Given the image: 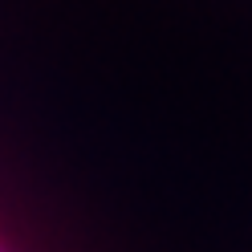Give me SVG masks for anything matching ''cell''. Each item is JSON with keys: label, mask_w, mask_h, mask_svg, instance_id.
Segmentation results:
<instances>
[{"label": "cell", "mask_w": 252, "mask_h": 252, "mask_svg": "<svg viewBox=\"0 0 252 252\" xmlns=\"http://www.w3.org/2000/svg\"><path fill=\"white\" fill-rule=\"evenodd\" d=\"M0 252H8V248H4V244H0Z\"/></svg>", "instance_id": "obj_1"}]
</instances>
